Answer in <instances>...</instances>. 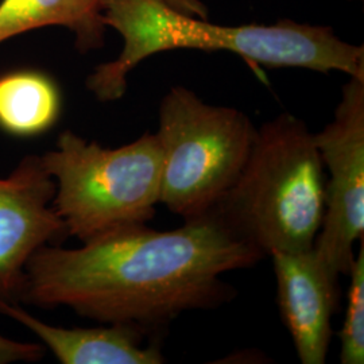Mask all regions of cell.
Segmentation results:
<instances>
[{
	"label": "cell",
	"instance_id": "1",
	"mask_svg": "<svg viewBox=\"0 0 364 364\" xmlns=\"http://www.w3.org/2000/svg\"><path fill=\"white\" fill-rule=\"evenodd\" d=\"M262 258L209 213L171 231L127 225L77 248H39L19 302L150 332L181 313L220 306L232 296L221 277Z\"/></svg>",
	"mask_w": 364,
	"mask_h": 364
},
{
	"label": "cell",
	"instance_id": "2",
	"mask_svg": "<svg viewBox=\"0 0 364 364\" xmlns=\"http://www.w3.org/2000/svg\"><path fill=\"white\" fill-rule=\"evenodd\" d=\"M105 25L123 38L117 60L100 64L87 78L99 102H117L127 76L146 58L174 49L230 52L259 77L264 68L341 72L364 78V46L340 38L332 27L279 19L274 25L220 26L174 11L161 0H105Z\"/></svg>",
	"mask_w": 364,
	"mask_h": 364
},
{
	"label": "cell",
	"instance_id": "3",
	"mask_svg": "<svg viewBox=\"0 0 364 364\" xmlns=\"http://www.w3.org/2000/svg\"><path fill=\"white\" fill-rule=\"evenodd\" d=\"M326 208V171L308 124L284 112L257 129L234 185L209 210L263 257L311 250Z\"/></svg>",
	"mask_w": 364,
	"mask_h": 364
},
{
	"label": "cell",
	"instance_id": "4",
	"mask_svg": "<svg viewBox=\"0 0 364 364\" xmlns=\"http://www.w3.org/2000/svg\"><path fill=\"white\" fill-rule=\"evenodd\" d=\"M55 182L53 208L68 236L87 242L156 216L162 180V151L156 132L117 149H105L73 131L41 156Z\"/></svg>",
	"mask_w": 364,
	"mask_h": 364
},
{
	"label": "cell",
	"instance_id": "5",
	"mask_svg": "<svg viewBox=\"0 0 364 364\" xmlns=\"http://www.w3.org/2000/svg\"><path fill=\"white\" fill-rule=\"evenodd\" d=\"M156 135L162 151L159 203L188 221L208 213L234 185L257 127L243 111L208 105L176 85L161 100Z\"/></svg>",
	"mask_w": 364,
	"mask_h": 364
},
{
	"label": "cell",
	"instance_id": "6",
	"mask_svg": "<svg viewBox=\"0 0 364 364\" xmlns=\"http://www.w3.org/2000/svg\"><path fill=\"white\" fill-rule=\"evenodd\" d=\"M326 171V208L313 248L333 277L348 275L364 237V78L350 77L331 123L314 134Z\"/></svg>",
	"mask_w": 364,
	"mask_h": 364
},
{
	"label": "cell",
	"instance_id": "7",
	"mask_svg": "<svg viewBox=\"0 0 364 364\" xmlns=\"http://www.w3.org/2000/svg\"><path fill=\"white\" fill-rule=\"evenodd\" d=\"M54 196L55 182L37 154L23 156L0 178V299L19 302L28 260L68 236Z\"/></svg>",
	"mask_w": 364,
	"mask_h": 364
},
{
	"label": "cell",
	"instance_id": "8",
	"mask_svg": "<svg viewBox=\"0 0 364 364\" xmlns=\"http://www.w3.org/2000/svg\"><path fill=\"white\" fill-rule=\"evenodd\" d=\"M282 320L299 362L324 364L332 340V317L340 301V278L333 277L314 248L270 255Z\"/></svg>",
	"mask_w": 364,
	"mask_h": 364
},
{
	"label": "cell",
	"instance_id": "9",
	"mask_svg": "<svg viewBox=\"0 0 364 364\" xmlns=\"http://www.w3.org/2000/svg\"><path fill=\"white\" fill-rule=\"evenodd\" d=\"M0 313L27 328L63 364H162L166 362L156 344L144 346L147 333L139 326L108 324L96 328L50 326L19 302L0 299Z\"/></svg>",
	"mask_w": 364,
	"mask_h": 364
},
{
	"label": "cell",
	"instance_id": "10",
	"mask_svg": "<svg viewBox=\"0 0 364 364\" xmlns=\"http://www.w3.org/2000/svg\"><path fill=\"white\" fill-rule=\"evenodd\" d=\"M105 0H1L0 43L41 27L63 26L81 53L105 45Z\"/></svg>",
	"mask_w": 364,
	"mask_h": 364
},
{
	"label": "cell",
	"instance_id": "11",
	"mask_svg": "<svg viewBox=\"0 0 364 364\" xmlns=\"http://www.w3.org/2000/svg\"><path fill=\"white\" fill-rule=\"evenodd\" d=\"M63 108L55 80L39 69L0 73V130L16 138H33L52 130Z\"/></svg>",
	"mask_w": 364,
	"mask_h": 364
},
{
	"label": "cell",
	"instance_id": "12",
	"mask_svg": "<svg viewBox=\"0 0 364 364\" xmlns=\"http://www.w3.org/2000/svg\"><path fill=\"white\" fill-rule=\"evenodd\" d=\"M350 275L348 305L343 328L340 332L341 348L340 363H364V237L360 239L359 252L355 259Z\"/></svg>",
	"mask_w": 364,
	"mask_h": 364
},
{
	"label": "cell",
	"instance_id": "13",
	"mask_svg": "<svg viewBox=\"0 0 364 364\" xmlns=\"http://www.w3.org/2000/svg\"><path fill=\"white\" fill-rule=\"evenodd\" d=\"M45 353L46 348L39 343L18 341L0 333V364L38 362Z\"/></svg>",
	"mask_w": 364,
	"mask_h": 364
},
{
	"label": "cell",
	"instance_id": "14",
	"mask_svg": "<svg viewBox=\"0 0 364 364\" xmlns=\"http://www.w3.org/2000/svg\"><path fill=\"white\" fill-rule=\"evenodd\" d=\"M170 9L177 13L200 18V19H209V9L201 0H161Z\"/></svg>",
	"mask_w": 364,
	"mask_h": 364
},
{
	"label": "cell",
	"instance_id": "15",
	"mask_svg": "<svg viewBox=\"0 0 364 364\" xmlns=\"http://www.w3.org/2000/svg\"><path fill=\"white\" fill-rule=\"evenodd\" d=\"M347 1H356V0H347ZM359 1H362V0H359Z\"/></svg>",
	"mask_w": 364,
	"mask_h": 364
}]
</instances>
